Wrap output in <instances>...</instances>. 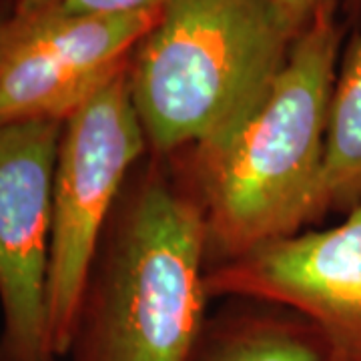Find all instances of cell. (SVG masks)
<instances>
[{"mask_svg":"<svg viewBox=\"0 0 361 361\" xmlns=\"http://www.w3.org/2000/svg\"><path fill=\"white\" fill-rule=\"evenodd\" d=\"M337 6L299 30L265 101L227 142L169 155L199 205L209 267L323 219V169L343 30Z\"/></svg>","mask_w":361,"mask_h":361,"instance_id":"6da1fadb","label":"cell"},{"mask_svg":"<svg viewBox=\"0 0 361 361\" xmlns=\"http://www.w3.org/2000/svg\"><path fill=\"white\" fill-rule=\"evenodd\" d=\"M205 225L169 157L130 173L78 301L71 361H193L205 329Z\"/></svg>","mask_w":361,"mask_h":361,"instance_id":"7a4b0ae2","label":"cell"},{"mask_svg":"<svg viewBox=\"0 0 361 361\" xmlns=\"http://www.w3.org/2000/svg\"><path fill=\"white\" fill-rule=\"evenodd\" d=\"M299 30L277 0H169L127 66L149 153L229 141L265 101Z\"/></svg>","mask_w":361,"mask_h":361,"instance_id":"3957f363","label":"cell"},{"mask_svg":"<svg viewBox=\"0 0 361 361\" xmlns=\"http://www.w3.org/2000/svg\"><path fill=\"white\" fill-rule=\"evenodd\" d=\"M129 66V65H127ZM149 155L123 68L63 123L52 175L49 319L66 357L78 301L130 173Z\"/></svg>","mask_w":361,"mask_h":361,"instance_id":"277c9868","label":"cell"},{"mask_svg":"<svg viewBox=\"0 0 361 361\" xmlns=\"http://www.w3.org/2000/svg\"><path fill=\"white\" fill-rule=\"evenodd\" d=\"M159 13L8 11L0 28V125L65 123L127 68Z\"/></svg>","mask_w":361,"mask_h":361,"instance_id":"5b68a950","label":"cell"},{"mask_svg":"<svg viewBox=\"0 0 361 361\" xmlns=\"http://www.w3.org/2000/svg\"><path fill=\"white\" fill-rule=\"evenodd\" d=\"M61 130V121L0 125V361H61L49 319Z\"/></svg>","mask_w":361,"mask_h":361,"instance_id":"8992f818","label":"cell"},{"mask_svg":"<svg viewBox=\"0 0 361 361\" xmlns=\"http://www.w3.org/2000/svg\"><path fill=\"white\" fill-rule=\"evenodd\" d=\"M207 291L295 311L322 334L327 361H361V203L331 229L301 231L209 267Z\"/></svg>","mask_w":361,"mask_h":361,"instance_id":"52a82bcc","label":"cell"},{"mask_svg":"<svg viewBox=\"0 0 361 361\" xmlns=\"http://www.w3.org/2000/svg\"><path fill=\"white\" fill-rule=\"evenodd\" d=\"M193 361H327L322 334L303 315L229 299L207 317Z\"/></svg>","mask_w":361,"mask_h":361,"instance_id":"ba28073f","label":"cell"},{"mask_svg":"<svg viewBox=\"0 0 361 361\" xmlns=\"http://www.w3.org/2000/svg\"><path fill=\"white\" fill-rule=\"evenodd\" d=\"M361 203V35L348 47L337 68L327 116L323 217L348 215Z\"/></svg>","mask_w":361,"mask_h":361,"instance_id":"9c48e42d","label":"cell"},{"mask_svg":"<svg viewBox=\"0 0 361 361\" xmlns=\"http://www.w3.org/2000/svg\"><path fill=\"white\" fill-rule=\"evenodd\" d=\"M169 0H11V8H52L66 14L159 13Z\"/></svg>","mask_w":361,"mask_h":361,"instance_id":"30bf717a","label":"cell"},{"mask_svg":"<svg viewBox=\"0 0 361 361\" xmlns=\"http://www.w3.org/2000/svg\"><path fill=\"white\" fill-rule=\"evenodd\" d=\"M277 2L281 4V8L297 28H303L323 8L337 6V0H277Z\"/></svg>","mask_w":361,"mask_h":361,"instance_id":"8fae6325","label":"cell"},{"mask_svg":"<svg viewBox=\"0 0 361 361\" xmlns=\"http://www.w3.org/2000/svg\"><path fill=\"white\" fill-rule=\"evenodd\" d=\"M6 16H8V11H0V28H2V25H4Z\"/></svg>","mask_w":361,"mask_h":361,"instance_id":"7c38bea8","label":"cell"}]
</instances>
